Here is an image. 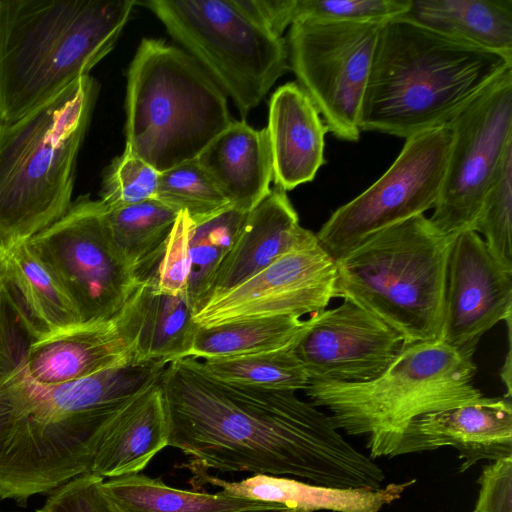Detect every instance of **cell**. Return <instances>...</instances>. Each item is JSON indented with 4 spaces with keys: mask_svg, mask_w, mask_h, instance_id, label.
I'll return each mask as SVG.
<instances>
[{
    "mask_svg": "<svg viewBox=\"0 0 512 512\" xmlns=\"http://www.w3.org/2000/svg\"><path fill=\"white\" fill-rule=\"evenodd\" d=\"M168 446L192 470L292 475L330 488H379L383 470L357 450L330 416L296 392L228 384L189 358L160 376Z\"/></svg>",
    "mask_w": 512,
    "mask_h": 512,
    "instance_id": "6da1fadb",
    "label": "cell"
},
{
    "mask_svg": "<svg viewBox=\"0 0 512 512\" xmlns=\"http://www.w3.org/2000/svg\"><path fill=\"white\" fill-rule=\"evenodd\" d=\"M34 341L0 294V499L22 503L89 473L112 416L167 366L130 364L43 384L26 366Z\"/></svg>",
    "mask_w": 512,
    "mask_h": 512,
    "instance_id": "7a4b0ae2",
    "label": "cell"
},
{
    "mask_svg": "<svg viewBox=\"0 0 512 512\" xmlns=\"http://www.w3.org/2000/svg\"><path fill=\"white\" fill-rule=\"evenodd\" d=\"M512 58L430 29L406 15L383 23L359 127L401 138L447 125Z\"/></svg>",
    "mask_w": 512,
    "mask_h": 512,
    "instance_id": "3957f363",
    "label": "cell"
},
{
    "mask_svg": "<svg viewBox=\"0 0 512 512\" xmlns=\"http://www.w3.org/2000/svg\"><path fill=\"white\" fill-rule=\"evenodd\" d=\"M134 0H0V121L48 102L115 46Z\"/></svg>",
    "mask_w": 512,
    "mask_h": 512,
    "instance_id": "277c9868",
    "label": "cell"
},
{
    "mask_svg": "<svg viewBox=\"0 0 512 512\" xmlns=\"http://www.w3.org/2000/svg\"><path fill=\"white\" fill-rule=\"evenodd\" d=\"M473 354L439 339L404 345L390 365L366 382L310 380L304 390L340 431L366 439L369 457H392L421 415L481 403Z\"/></svg>",
    "mask_w": 512,
    "mask_h": 512,
    "instance_id": "5b68a950",
    "label": "cell"
},
{
    "mask_svg": "<svg viewBox=\"0 0 512 512\" xmlns=\"http://www.w3.org/2000/svg\"><path fill=\"white\" fill-rule=\"evenodd\" d=\"M98 91L87 75L22 118L0 121V241L27 240L68 211Z\"/></svg>",
    "mask_w": 512,
    "mask_h": 512,
    "instance_id": "8992f818",
    "label": "cell"
},
{
    "mask_svg": "<svg viewBox=\"0 0 512 512\" xmlns=\"http://www.w3.org/2000/svg\"><path fill=\"white\" fill-rule=\"evenodd\" d=\"M455 235L424 214L385 228L336 262L333 298L348 299L404 339H441L447 267Z\"/></svg>",
    "mask_w": 512,
    "mask_h": 512,
    "instance_id": "52a82bcc",
    "label": "cell"
},
{
    "mask_svg": "<svg viewBox=\"0 0 512 512\" xmlns=\"http://www.w3.org/2000/svg\"><path fill=\"white\" fill-rule=\"evenodd\" d=\"M232 121L226 95L186 51L142 39L127 74L126 147L161 173L197 159Z\"/></svg>",
    "mask_w": 512,
    "mask_h": 512,
    "instance_id": "ba28073f",
    "label": "cell"
},
{
    "mask_svg": "<svg viewBox=\"0 0 512 512\" xmlns=\"http://www.w3.org/2000/svg\"><path fill=\"white\" fill-rule=\"evenodd\" d=\"M142 4L232 99L243 119L289 69L286 41L259 26L235 0Z\"/></svg>",
    "mask_w": 512,
    "mask_h": 512,
    "instance_id": "9c48e42d",
    "label": "cell"
},
{
    "mask_svg": "<svg viewBox=\"0 0 512 512\" xmlns=\"http://www.w3.org/2000/svg\"><path fill=\"white\" fill-rule=\"evenodd\" d=\"M105 213L100 200L79 196L60 219L27 240L73 303L82 324L116 315L141 284L117 255Z\"/></svg>",
    "mask_w": 512,
    "mask_h": 512,
    "instance_id": "30bf717a",
    "label": "cell"
},
{
    "mask_svg": "<svg viewBox=\"0 0 512 512\" xmlns=\"http://www.w3.org/2000/svg\"><path fill=\"white\" fill-rule=\"evenodd\" d=\"M383 23L304 19L290 26L289 68L338 139H360V110Z\"/></svg>",
    "mask_w": 512,
    "mask_h": 512,
    "instance_id": "8fae6325",
    "label": "cell"
},
{
    "mask_svg": "<svg viewBox=\"0 0 512 512\" xmlns=\"http://www.w3.org/2000/svg\"><path fill=\"white\" fill-rule=\"evenodd\" d=\"M452 137L445 125L407 138L387 171L321 226L320 245L337 261L373 234L434 208Z\"/></svg>",
    "mask_w": 512,
    "mask_h": 512,
    "instance_id": "7c38bea8",
    "label": "cell"
},
{
    "mask_svg": "<svg viewBox=\"0 0 512 512\" xmlns=\"http://www.w3.org/2000/svg\"><path fill=\"white\" fill-rule=\"evenodd\" d=\"M453 133L444 181L429 218L444 235L471 229L506 152L512 148V69L448 124Z\"/></svg>",
    "mask_w": 512,
    "mask_h": 512,
    "instance_id": "4fadbf2b",
    "label": "cell"
},
{
    "mask_svg": "<svg viewBox=\"0 0 512 512\" xmlns=\"http://www.w3.org/2000/svg\"><path fill=\"white\" fill-rule=\"evenodd\" d=\"M335 279L336 262L314 235L253 277L211 297L193 320L208 328L252 318L313 316L333 298Z\"/></svg>",
    "mask_w": 512,
    "mask_h": 512,
    "instance_id": "5bb4252c",
    "label": "cell"
},
{
    "mask_svg": "<svg viewBox=\"0 0 512 512\" xmlns=\"http://www.w3.org/2000/svg\"><path fill=\"white\" fill-rule=\"evenodd\" d=\"M308 319L294 351L310 380L370 381L404 346L398 332L348 299Z\"/></svg>",
    "mask_w": 512,
    "mask_h": 512,
    "instance_id": "9a60e30c",
    "label": "cell"
},
{
    "mask_svg": "<svg viewBox=\"0 0 512 512\" xmlns=\"http://www.w3.org/2000/svg\"><path fill=\"white\" fill-rule=\"evenodd\" d=\"M512 270L490 254L483 238L468 229L452 241L441 340L474 353L480 338L500 321L511 320Z\"/></svg>",
    "mask_w": 512,
    "mask_h": 512,
    "instance_id": "2e32d148",
    "label": "cell"
},
{
    "mask_svg": "<svg viewBox=\"0 0 512 512\" xmlns=\"http://www.w3.org/2000/svg\"><path fill=\"white\" fill-rule=\"evenodd\" d=\"M147 294L143 281L125 306L110 319L81 324L34 341L26 352L29 375L43 384L76 381L136 361Z\"/></svg>",
    "mask_w": 512,
    "mask_h": 512,
    "instance_id": "e0dca14e",
    "label": "cell"
},
{
    "mask_svg": "<svg viewBox=\"0 0 512 512\" xmlns=\"http://www.w3.org/2000/svg\"><path fill=\"white\" fill-rule=\"evenodd\" d=\"M444 446L458 451L461 473L481 460L512 457L511 397L421 415L406 429L392 457Z\"/></svg>",
    "mask_w": 512,
    "mask_h": 512,
    "instance_id": "ac0fdd59",
    "label": "cell"
},
{
    "mask_svg": "<svg viewBox=\"0 0 512 512\" xmlns=\"http://www.w3.org/2000/svg\"><path fill=\"white\" fill-rule=\"evenodd\" d=\"M266 130L275 186L287 192L311 182L325 163L328 128L297 83H286L272 94Z\"/></svg>",
    "mask_w": 512,
    "mask_h": 512,
    "instance_id": "d6986e66",
    "label": "cell"
},
{
    "mask_svg": "<svg viewBox=\"0 0 512 512\" xmlns=\"http://www.w3.org/2000/svg\"><path fill=\"white\" fill-rule=\"evenodd\" d=\"M27 240L0 241V294L32 338L41 341L82 323L73 303Z\"/></svg>",
    "mask_w": 512,
    "mask_h": 512,
    "instance_id": "ffe728a7",
    "label": "cell"
},
{
    "mask_svg": "<svg viewBox=\"0 0 512 512\" xmlns=\"http://www.w3.org/2000/svg\"><path fill=\"white\" fill-rule=\"evenodd\" d=\"M314 235L300 225L286 191L275 186L248 212L218 269L208 300L253 277Z\"/></svg>",
    "mask_w": 512,
    "mask_h": 512,
    "instance_id": "44dd1931",
    "label": "cell"
},
{
    "mask_svg": "<svg viewBox=\"0 0 512 512\" xmlns=\"http://www.w3.org/2000/svg\"><path fill=\"white\" fill-rule=\"evenodd\" d=\"M189 483L200 489L205 484L221 488V492L240 498L279 504L296 512H379L399 499L416 480L389 483L379 488H330L300 480L256 474L239 482H228L207 471L192 470Z\"/></svg>",
    "mask_w": 512,
    "mask_h": 512,
    "instance_id": "7402d4cb",
    "label": "cell"
},
{
    "mask_svg": "<svg viewBox=\"0 0 512 512\" xmlns=\"http://www.w3.org/2000/svg\"><path fill=\"white\" fill-rule=\"evenodd\" d=\"M159 379L133 395L112 416L99 441L91 473L102 478L140 473L168 446L169 426Z\"/></svg>",
    "mask_w": 512,
    "mask_h": 512,
    "instance_id": "603a6c76",
    "label": "cell"
},
{
    "mask_svg": "<svg viewBox=\"0 0 512 512\" xmlns=\"http://www.w3.org/2000/svg\"><path fill=\"white\" fill-rule=\"evenodd\" d=\"M196 160L237 210L251 211L271 191L273 167L266 128L232 121Z\"/></svg>",
    "mask_w": 512,
    "mask_h": 512,
    "instance_id": "cb8c5ba5",
    "label": "cell"
},
{
    "mask_svg": "<svg viewBox=\"0 0 512 512\" xmlns=\"http://www.w3.org/2000/svg\"><path fill=\"white\" fill-rule=\"evenodd\" d=\"M407 17L512 58V0H412Z\"/></svg>",
    "mask_w": 512,
    "mask_h": 512,
    "instance_id": "d4e9b609",
    "label": "cell"
},
{
    "mask_svg": "<svg viewBox=\"0 0 512 512\" xmlns=\"http://www.w3.org/2000/svg\"><path fill=\"white\" fill-rule=\"evenodd\" d=\"M104 489L123 512L286 510L279 504L233 497L221 491L210 494L177 489L160 478H151L142 473L108 478L104 481Z\"/></svg>",
    "mask_w": 512,
    "mask_h": 512,
    "instance_id": "484cf974",
    "label": "cell"
},
{
    "mask_svg": "<svg viewBox=\"0 0 512 512\" xmlns=\"http://www.w3.org/2000/svg\"><path fill=\"white\" fill-rule=\"evenodd\" d=\"M178 214L156 198L115 209L106 208L110 241L139 282L151 277Z\"/></svg>",
    "mask_w": 512,
    "mask_h": 512,
    "instance_id": "4316f807",
    "label": "cell"
},
{
    "mask_svg": "<svg viewBox=\"0 0 512 512\" xmlns=\"http://www.w3.org/2000/svg\"><path fill=\"white\" fill-rule=\"evenodd\" d=\"M309 319L282 315L198 327L186 358L205 360L269 353L294 346Z\"/></svg>",
    "mask_w": 512,
    "mask_h": 512,
    "instance_id": "83f0119b",
    "label": "cell"
},
{
    "mask_svg": "<svg viewBox=\"0 0 512 512\" xmlns=\"http://www.w3.org/2000/svg\"><path fill=\"white\" fill-rule=\"evenodd\" d=\"M147 282L145 312L136 350L139 364L184 359L198 325L184 295L162 293Z\"/></svg>",
    "mask_w": 512,
    "mask_h": 512,
    "instance_id": "f1b7e54d",
    "label": "cell"
},
{
    "mask_svg": "<svg viewBox=\"0 0 512 512\" xmlns=\"http://www.w3.org/2000/svg\"><path fill=\"white\" fill-rule=\"evenodd\" d=\"M247 214L228 207L200 221L191 219L186 296L193 315L208 300L218 269L232 248Z\"/></svg>",
    "mask_w": 512,
    "mask_h": 512,
    "instance_id": "f546056e",
    "label": "cell"
},
{
    "mask_svg": "<svg viewBox=\"0 0 512 512\" xmlns=\"http://www.w3.org/2000/svg\"><path fill=\"white\" fill-rule=\"evenodd\" d=\"M193 365L218 381L270 390H305L310 378L294 346L269 353L196 360Z\"/></svg>",
    "mask_w": 512,
    "mask_h": 512,
    "instance_id": "4dcf8cb0",
    "label": "cell"
},
{
    "mask_svg": "<svg viewBox=\"0 0 512 512\" xmlns=\"http://www.w3.org/2000/svg\"><path fill=\"white\" fill-rule=\"evenodd\" d=\"M155 198L194 222L232 207L196 159L159 173Z\"/></svg>",
    "mask_w": 512,
    "mask_h": 512,
    "instance_id": "1f68e13d",
    "label": "cell"
},
{
    "mask_svg": "<svg viewBox=\"0 0 512 512\" xmlns=\"http://www.w3.org/2000/svg\"><path fill=\"white\" fill-rule=\"evenodd\" d=\"M512 148L482 201L471 230L482 234L493 258L512 270Z\"/></svg>",
    "mask_w": 512,
    "mask_h": 512,
    "instance_id": "d6a6232c",
    "label": "cell"
},
{
    "mask_svg": "<svg viewBox=\"0 0 512 512\" xmlns=\"http://www.w3.org/2000/svg\"><path fill=\"white\" fill-rule=\"evenodd\" d=\"M159 173L125 146L107 167L100 201L115 209L155 198Z\"/></svg>",
    "mask_w": 512,
    "mask_h": 512,
    "instance_id": "836d02e7",
    "label": "cell"
},
{
    "mask_svg": "<svg viewBox=\"0 0 512 512\" xmlns=\"http://www.w3.org/2000/svg\"><path fill=\"white\" fill-rule=\"evenodd\" d=\"M412 0H291L292 24L298 20L386 22L408 13Z\"/></svg>",
    "mask_w": 512,
    "mask_h": 512,
    "instance_id": "e575fe53",
    "label": "cell"
},
{
    "mask_svg": "<svg viewBox=\"0 0 512 512\" xmlns=\"http://www.w3.org/2000/svg\"><path fill=\"white\" fill-rule=\"evenodd\" d=\"M191 223L192 220L187 213L179 212L154 271L147 279L155 290L186 296L190 271Z\"/></svg>",
    "mask_w": 512,
    "mask_h": 512,
    "instance_id": "d590c367",
    "label": "cell"
},
{
    "mask_svg": "<svg viewBox=\"0 0 512 512\" xmlns=\"http://www.w3.org/2000/svg\"><path fill=\"white\" fill-rule=\"evenodd\" d=\"M37 512H123L104 489V478L91 472L54 489Z\"/></svg>",
    "mask_w": 512,
    "mask_h": 512,
    "instance_id": "8d00e7d4",
    "label": "cell"
},
{
    "mask_svg": "<svg viewBox=\"0 0 512 512\" xmlns=\"http://www.w3.org/2000/svg\"><path fill=\"white\" fill-rule=\"evenodd\" d=\"M472 512H512V457L483 466Z\"/></svg>",
    "mask_w": 512,
    "mask_h": 512,
    "instance_id": "74e56055",
    "label": "cell"
},
{
    "mask_svg": "<svg viewBox=\"0 0 512 512\" xmlns=\"http://www.w3.org/2000/svg\"><path fill=\"white\" fill-rule=\"evenodd\" d=\"M235 512H296L292 510H241V511H235Z\"/></svg>",
    "mask_w": 512,
    "mask_h": 512,
    "instance_id": "f35d334b",
    "label": "cell"
}]
</instances>
